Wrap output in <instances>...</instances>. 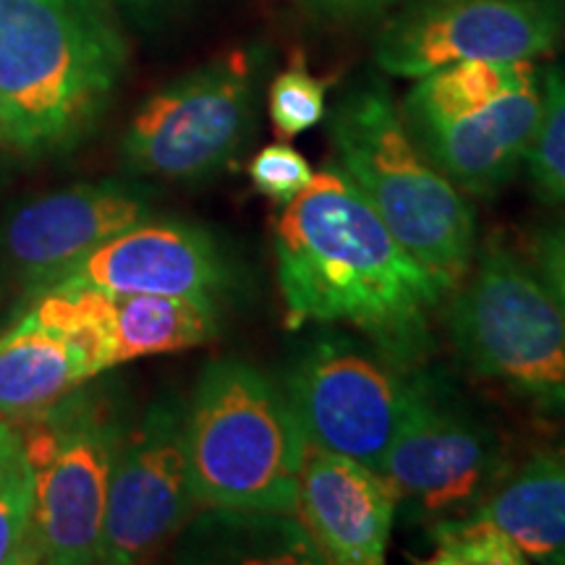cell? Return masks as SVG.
<instances>
[{
    "instance_id": "15",
    "label": "cell",
    "mask_w": 565,
    "mask_h": 565,
    "mask_svg": "<svg viewBox=\"0 0 565 565\" xmlns=\"http://www.w3.org/2000/svg\"><path fill=\"white\" fill-rule=\"evenodd\" d=\"M395 508V492L377 469L307 443L294 515L320 547L324 563H383Z\"/></svg>"
},
{
    "instance_id": "20",
    "label": "cell",
    "mask_w": 565,
    "mask_h": 565,
    "mask_svg": "<svg viewBox=\"0 0 565 565\" xmlns=\"http://www.w3.org/2000/svg\"><path fill=\"white\" fill-rule=\"evenodd\" d=\"M429 565H524L529 563L515 542L484 513L448 515L433 524Z\"/></svg>"
},
{
    "instance_id": "7",
    "label": "cell",
    "mask_w": 565,
    "mask_h": 565,
    "mask_svg": "<svg viewBox=\"0 0 565 565\" xmlns=\"http://www.w3.org/2000/svg\"><path fill=\"white\" fill-rule=\"evenodd\" d=\"M395 500L422 519L477 511L503 475L498 435L435 374H412V395L380 463Z\"/></svg>"
},
{
    "instance_id": "1",
    "label": "cell",
    "mask_w": 565,
    "mask_h": 565,
    "mask_svg": "<svg viewBox=\"0 0 565 565\" xmlns=\"http://www.w3.org/2000/svg\"><path fill=\"white\" fill-rule=\"evenodd\" d=\"M273 246L288 328L349 324L393 364L424 362L443 288L341 166H324L282 207Z\"/></svg>"
},
{
    "instance_id": "10",
    "label": "cell",
    "mask_w": 565,
    "mask_h": 565,
    "mask_svg": "<svg viewBox=\"0 0 565 565\" xmlns=\"http://www.w3.org/2000/svg\"><path fill=\"white\" fill-rule=\"evenodd\" d=\"M563 34V0H416L374 53L385 74L419 79L458 61H534Z\"/></svg>"
},
{
    "instance_id": "25",
    "label": "cell",
    "mask_w": 565,
    "mask_h": 565,
    "mask_svg": "<svg viewBox=\"0 0 565 565\" xmlns=\"http://www.w3.org/2000/svg\"><path fill=\"white\" fill-rule=\"evenodd\" d=\"M534 273L565 312V217L536 236Z\"/></svg>"
},
{
    "instance_id": "24",
    "label": "cell",
    "mask_w": 565,
    "mask_h": 565,
    "mask_svg": "<svg viewBox=\"0 0 565 565\" xmlns=\"http://www.w3.org/2000/svg\"><path fill=\"white\" fill-rule=\"evenodd\" d=\"M246 173H249L252 186L280 207H286L296 196L307 192V186L315 179L309 160L288 145L263 147L249 160Z\"/></svg>"
},
{
    "instance_id": "26",
    "label": "cell",
    "mask_w": 565,
    "mask_h": 565,
    "mask_svg": "<svg viewBox=\"0 0 565 565\" xmlns=\"http://www.w3.org/2000/svg\"><path fill=\"white\" fill-rule=\"evenodd\" d=\"M395 3L401 0H301L303 9L324 19H364Z\"/></svg>"
},
{
    "instance_id": "8",
    "label": "cell",
    "mask_w": 565,
    "mask_h": 565,
    "mask_svg": "<svg viewBox=\"0 0 565 565\" xmlns=\"http://www.w3.org/2000/svg\"><path fill=\"white\" fill-rule=\"evenodd\" d=\"M249 121L252 63L228 53L147 97L124 134L121 158L139 175L192 183L228 166Z\"/></svg>"
},
{
    "instance_id": "5",
    "label": "cell",
    "mask_w": 565,
    "mask_h": 565,
    "mask_svg": "<svg viewBox=\"0 0 565 565\" xmlns=\"http://www.w3.org/2000/svg\"><path fill=\"white\" fill-rule=\"evenodd\" d=\"M450 296L448 330L466 366L536 412L565 416V312L540 275L490 244Z\"/></svg>"
},
{
    "instance_id": "17",
    "label": "cell",
    "mask_w": 565,
    "mask_h": 565,
    "mask_svg": "<svg viewBox=\"0 0 565 565\" xmlns=\"http://www.w3.org/2000/svg\"><path fill=\"white\" fill-rule=\"evenodd\" d=\"M103 374L82 335L26 312L0 333V419L24 422Z\"/></svg>"
},
{
    "instance_id": "9",
    "label": "cell",
    "mask_w": 565,
    "mask_h": 565,
    "mask_svg": "<svg viewBox=\"0 0 565 565\" xmlns=\"http://www.w3.org/2000/svg\"><path fill=\"white\" fill-rule=\"evenodd\" d=\"M282 393L309 445L380 471L406 414L412 374L377 349L328 333L296 356Z\"/></svg>"
},
{
    "instance_id": "16",
    "label": "cell",
    "mask_w": 565,
    "mask_h": 565,
    "mask_svg": "<svg viewBox=\"0 0 565 565\" xmlns=\"http://www.w3.org/2000/svg\"><path fill=\"white\" fill-rule=\"evenodd\" d=\"M542 113L540 76L484 108L408 131L427 160L466 196H492L524 166Z\"/></svg>"
},
{
    "instance_id": "3",
    "label": "cell",
    "mask_w": 565,
    "mask_h": 565,
    "mask_svg": "<svg viewBox=\"0 0 565 565\" xmlns=\"http://www.w3.org/2000/svg\"><path fill=\"white\" fill-rule=\"evenodd\" d=\"M330 139L338 166L401 246L454 294L475 263V207L419 150L391 92L377 82L349 92L330 116Z\"/></svg>"
},
{
    "instance_id": "2",
    "label": "cell",
    "mask_w": 565,
    "mask_h": 565,
    "mask_svg": "<svg viewBox=\"0 0 565 565\" xmlns=\"http://www.w3.org/2000/svg\"><path fill=\"white\" fill-rule=\"evenodd\" d=\"M126 53L108 0H0V145L51 154L82 141Z\"/></svg>"
},
{
    "instance_id": "27",
    "label": "cell",
    "mask_w": 565,
    "mask_h": 565,
    "mask_svg": "<svg viewBox=\"0 0 565 565\" xmlns=\"http://www.w3.org/2000/svg\"><path fill=\"white\" fill-rule=\"evenodd\" d=\"M17 445H19V429L13 427V422L0 419V466H3L6 458L13 454Z\"/></svg>"
},
{
    "instance_id": "12",
    "label": "cell",
    "mask_w": 565,
    "mask_h": 565,
    "mask_svg": "<svg viewBox=\"0 0 565 565\" xmlns=\"http://www.w3.org/2000/svg\"><path fill=\"white\" fill-rule=\"evenodd\" d=\"M150 212V189L137 183H79L42 194L0 221V263L40 294Z\"/></svg>"
},
{
    "instance_id": "4",
    "label": "cell",
    "mask_w": 565,
    "mask_h": 565,
    "mask_svg": "<svg viewBox=\"0 0 565 565\" xmlns=\"http://www.w3.org/2000/svg\"><path fill=\"white\" fill-rule=\"evenodd\" d=\"M307 437L282 387L242 359L204 366L186 401L196 505L294 513Z\"/></svg>"
},
{
    "instance_id": "23",
    "label": "cell",
    "mask_w": 565,
    "mask_h": 565,
    "mask_svg": "<svg viewBox=\"0 0 565 565\" xmlns=\"http://www.w3.org/2000/svg\"><path fill=\"white\" fill-rule=\"evenodd\" d=\"M324 82L317 79L307 68L301 53H296L291 63L275 76L267 92V110L275 131L282 137H299V134L315 129L324 118Z\"/></svg>"
},
{
    "instance_id": "14",
    "label": "cell",
    "mask_w": 565,
    "mask_h": 565,
    "mask_svg": "<svg viewBox=\"0 0 565 565\" xmlns=\"http://www.w3.org/2000/svg\"><path fill=\"white\" fill-rule=\"evenodd\" d=\"M53 286L217 299L231 286V270L215 238L200 225L147 217L89 252Z\"/></svg>"
},
{
    "instance_id": "13",
    "label": "cell",
    "mask_w": 565,
    "mask_h": 565,
    "mask_svg": "<svg viewBox=\"0 0 565 565\" xmlns=\"http://www.w3.org/2000/svg\"><path fill=\"white\" fill-rule=\"evenodd\" d=\"M40 320L79 330L100 351L105 370L212 341L221 330L217 299L116 294L92 286H53L32 294Z\"/></svg>"
},
{
    "instance_id": "19",
    "label": "cell",
    "mask_w": 565,
    "mask_h": 565,
    "mask_svg": "<svg viewBox=\"0 0 565 565\" xmlns=\"http://www.w3.org/2000/svg\"><path fill=\"white\" fill-rule=\"evenodd\" d=\"M536 79L534 61H458L416 79L401 105L408 131L445 124Z\"/></svg>"
},
{
    "instance_id": "22",
    "label": "cell",
    "mask_w": 565,
    "mask_h": 565,
    "mask_svg": "<svg viewBox=\"0 0 565 565\" xmlns=\"http://www.w3.org/2000/svg\"><path fill=\"white\" fill-rule=\"evenodd\" d=\"M526 168L542 200L565 204V68L550 71L542 84V113Z\"/></svg>"
},
{
    "instance_id": "28",
    "label": "cell",
    "mask_w": 565,
    "mask_h": 565,
    "mask_svg": "<svg viewBox=\"0 0 565 565\" xmlns=\"http://www.w3.org/2000/svg\"><path fill=\"white\" fill-rule=\"evenodd\" d=\"M124 3H131V6H147V3H152V0H124Z\"/></svg>"
},
{
    "instance_id": "18",
    "label": "cell",
    "mask_w": 565,
    "mask_h": 565,
    "mask_svg": "<svg viewBox=\"0 0 565 565\" xmlns=\"http://www.w3.org/2000/svg\"><path fill=\"white\" fill-rule=\"evenodd\" d=\"M526 561L565 565V450L536 454L477 508Z\"/></svg>"
},
{
    "instance_id": "21",
    "label": "cell",
    "mask_w": 565,
    "mask_h": 565,
    "mask_svg": "<svg viewBox=\"0 0 565 565\" xmlns=\"http://www.w3.org/2000/svg\"><path fill=\"white\" fill-rule=\"evenodd\" d=\"M40 563L34 540V477L21 440L0 466V565Z\"/></svg>"
},
{
    "instance_id": "6",
    "label": "cell",
    "mask_w": 565,
    "mask_h": 565,
    "mask_svg": "<svg viewBox=\"0 0 565 565\" xmlns=\"http://www.w3.org/2000/svg\"><path fill=\"white\" fill-rule=\"evenodd\" d=\"M87 385L19 429L34 477V540L42 563H103L110 477L129 422L110 393Z\"/></svg>"
},
{
    "instance_id": "11",
    "label": "cell",
    "mask_w": 565,
    "mask_h": 565,
    "mask_svg": "<svg viewBox=\"0 0 565 565\" xmlns=\"http://www.w3.org/2000/svg\"><path fill=\"white\" fill-rule=\"evenodd\" d=\"M196 505L186 454V401L160 395L129 424L113 466L103 563L129 565L166 545Z\"/></svg>"
}]
</instances>
